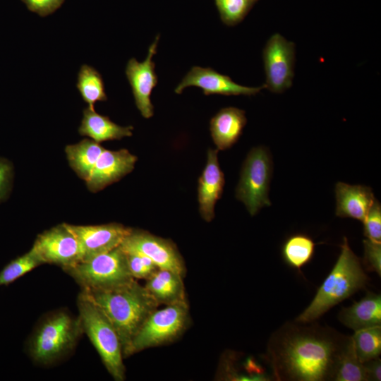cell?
Returning a JSON list of instances; mask_svg holds the SVG:
<instances>
[{"mask_svg": "<svg viewBox=\"0 0 381 381\" xmlns=\"http://www.w3.org/2000/svg\"><path fill=\"white\" fill-rule=\"evenodd\" d=\"M350 338L316 324L287 322L271 337L267 359L279 380H333Z\"/></svg>", "mask_w": 381, "mask_h": 381, "instance_id": "obj_1", "label": "cell"}, {"mask_svg": "<svg viewBox=\"0 0 381 381\" xmlns=\"http://www.w3.org/2000/svg\"><path fill=\"white\" fill-rule=\"evenodd\" d=\"M115 328L123 358L132 340L148 316L159 306L135 279L109 289H82Z\"/></svg>", "mask_w": 381, "mask_h": 381, "instance_id": "obj_2", "label": "cell"}, {"mask_svg": "<svg viewBox=\"0 0 381 381\" xmlns=\"http://www.w3.org/2000/svg\"><path fill=\"white\" fill-rule=\"evenodd\" d=\"M368 277L360 259L343 238L341 253L331 272L318 288L310 305L296 318L308 323L320 318L330 308L365 287Z\"/></svg>", "mask_w": 381, "mask_h": 381, "instance_id": "obj_3", "label": "cell"}, {"mask_svg": "<svg viewBox=\"0 0 381 381\" xmlns=\"http://www.w3.org/2000/svg\"><path fill=\"white\" fill-rule=\"evenodd\" d=\"M83 333L79 317L56 311L39 323L28 345L30 355L41 365L53 363L74 349Z\"/></svg>", "mask_w": 381, "mask_h": 381, "instance_id": "obj_4", "label": "cell"}, {"mask_svg": "<svg viewBox=\"0 0 381 381\" xmlns=\"http://www.w3.org/2000/svg\"><path fill=\"white\" fill-rule=\"evenodd\" d=\"M83 333L89 337L105 368L116 381L125 379L123 352L119 335L102 310L82 291L77 300Z\"/></svg>", "mask_w": 381, "mask_h": 381, "instance_id": "obj_5", "label": "cell"}, {"mask_svg": "<svg viewBox=\"0 0 381 381\" xmlns=\"http://www.w3.org/2000/svg\"><path fill=\"white\" fill-rule=\"evenodd\" d=\"M82 289H109L135 279L131 274L126 253L118 246L64 270Z\"/></svg>", "mask_w": 381, "mask_h": 381, "instance_id": "obj_6", "label": "cell"}, {"mask_svg": "<svg viewBox=\"0 0 381 381\" xmlns=\"http://www.w3.org/2000/svg\"><path fill=\"white\" fill-rule=\"evenodd\" d=\"M272 173V162L269 151L262 146L253 147L242 166L236 189V198L246 206L251 216L261 208L270 206L268 197Z\"/></svg>", "mask_w": 381, "mask_h": 381, "instance_id": "obj_7", "label": "cell"}, {"mask_svg": "<svg viewBox=\"0 0 381 381\" xmlns=\"http://www.w3.org/2000/svg\"><path fill=\"white\" fill-rule=\"evenodd\" d=\"M188 321L186 301L156 308L146 319L134 337L127 357L144 349L163 345L176 339Z\"/></svg>", "mask_w": 381, "mask_h": 381, "instance_id": "obj_8", "label": "cell"}, {"mask_svg": "<svg viewBox=\"0 0 381 381\" xmlns=\"http://www.w3.org/2000/svg\"><path fill=\"white\" fill-rule=\"evenodd\" d=\"M262 59L266 77L264 88L277 94L289 89L294 78V43L279 33L273 34L265 45Z\"/></svg>", "mask_w": 381, "mask_h": 381, "instance_id": "obj_9", "label": "cell"}, {"mask_svg": "<svg viewBox=\"0 0 381 381\" xmlns=\"http://www.w3.org/2000/svg\"><path fill=\"white\" fill-rule=\"evenodd\" d=\"M126 253H137L149 258L159 269L175 272L183 277L186 266L175 244L146 231L131 229L119 246Z\"/></svg>", "mask_w": 381, "mask_h": 381, "instance_id": "obj_10", "label": "cell"}, {"mask_svg": "<svg viewBox=\"0 0 381 381\" xmlns=\"http://www.w3.org/2000/svg\"><path fill=\"white\" fill-rule=\"evenodd\" d=\"M32 248L44 264H54L64 270L83 260L79 243L66 223L59 224L39 234Z\"/></svg>", "mask_w": 381, "mask_h": 381, "instance_id": "obj_11", "label": "cell"}, {"mask_svg": "<svg viewBox=\"0 0 381 381\" xmlns=\"http://www.w3.org/2000/svg\"><path fill=\"white\" fill-rule=\"evenodd\" d=\"M159 40V36H156L150 45L147 57L143 61L138 62L135 58H132L126 67V75L131 87L135 105L145 119L151 118L154 114L151 95L157 85L158 79L152 58L157 53Z\"/></svg>", "mask_w": 381, "mask_h": 381, "instance_id": "obj_12", "label": "cell"}, {"mask_svg": "<svg viewBox=\"0 0 381 381\" xmlns=\"http://www.w3.org/2000/svg\"><path fill=\"white\" fill-rule=\"evenodd\" d=\"M77 238L83 260L108 252L121 245L131 228L118 223L100 225H73L66 223Z\"/></svg>", "mask_w": 381, "mask_h": 381, "instance_id": "obj_13", "label": "cell"}, {"mask_svg": "<svg viewBox=\"0 0 381 381\" xmlns=\"http://www.w3.org/2000/svg\"><path fill=\"white\" fill-rule=\"evenodd\" d=\"M188 87L202 90L204 95L252 96L259 93L263 85L248 87L236 83L230 77L221 74L211 68L193 66L176 87L174 92L181 94Z\"/></svg>", "mask_w": 381, "mask_h": 381, "instance_id": "obj_14", "label": "cell"}, {"mask_svg": "<svg viewBox=\"0 0 381 381\" xmlns=\"http://www.w3.org/2000/svg\"><path fill=\"white\" fill-rule=\"evenodd\" d=\"M137 159L126 149L104 148L85 181L88 190L95 193L118 181L133 170Z\"/></svg>", "mask_w": 381, "mask_h": 381, "instance_id": "obj_15", "label": "cell"}, {"mask_svg": "<svg viewBox=\"0 0 381 381\" xmlns=\"http://www.w3.org/2000/svg\"><path fill=\"white\" fill-rule=\"evenodd\" d=\"M218 150L210 148L207 150V162L198 180V199L201 217L206 222L214 217V207L221 198L225 184L217 157Z\"/></svg>", "mask_w": 381, "mask_h": 381, "instance_id": "obj_16", "label": "cell"}, {"mask_svg": "<svg viewBox=\"0 0 381 381\" xmlns=\"http://www.w3.org/2000/svg\"><path fill=\"white\" fill-rule=\"evenodd\" d=\"M337 216L363 222L376 200L370 187L338 182L335 186Z\"/></svg>", "mask_w": 381, "mask_h": 381, "instance_id": "obj_17", "label": "cell"}, {"mask_svg": "<svg viewBox=\"0 0 381 381\" xmlns=\"http://www.w3.org/2000/svg\"><path fill=\"white\" fill-rule=\"evenodd\" d=\"M246 123L243 110L234 107L221 109L210 122L211 136L217 150L232 147L241 135Z\"/></svg>", "mask_w": 381, "mask_h": 381, "instance_id": "obj_18", "label": "cell"}, {"mask_svg": "<svg viewBox=\"0 0 381 381\" xmlns=\"http://www.w3.org/2000/svg\"><path fill=\"white\" fill-rule=\"evenodd\" d=\"M339 321L356 331L381 325V295L368 292L360 301L343 308L338 315Z\"/></svg>", "mask_w": 381, "mask_h": 381, "instance_id": "obj_19", "label": "cell"}, {"mask_svg": "<svg viewBox=\"0 0 381 381\" xmlns=\"http://www.w3.org/2000/svg\"><path fill=\"white\" fill-rule=\"evenodd\" d=\"M132 126H121L113 122L108 116L101 115L89 107L84 109L78 133L92 140L101 143L121 140L132 135Z\"/></svg>", "mask_w": 381, "mask_h": 381, "instance_id": "obj_20", "label": "cell"}, {"mask_svg": "<svg viewBox=\"0 0 381 381\" xmlns=\"http://www.w3.org/2000/svg\"><path fill=\"white\" fill-rule=\"evenodd\" d=\"M144 286L159 305L186 301L183 277L171 270L158 269Z\"/></svg>", "mask_w": 381, "mask_h": 381, "instance_id": "obj_21", "label": "cell"}, {"mask_svg": "<svg viewBox=\"0 0 381 381\" xmlns=\"http://www.w3.org/2000/svg\"><path fill=\"white\" fill-rule=\"evenodd\" d=\"M104 148L93 140L84 139L78 143L68 145L65 152L71 169L79 178L86 181Z\"/></svg>", "mask_w": 381, "mask_h": 381, "instance_id": "obj_22", "label": "cell"}, {"mask_svg": "<svg viewBox=\"0 0 381 381\" xmlns=\"http://www.w3.org/2000/svg\"><path fill=\"white\" fill-rule=\"evenodd\" d=\"M315 249V243L311 237L304 234H296L284 242L282 256L288 266L300 272L311 261Z\"/></svg>", "mask_w": 381, "mask_h": 381, "instance_id": "obj_23", "label": "cell"}, {"mask_svg": "<svg viewBox=\"0 0 381 381\" xmlns=\"http://www.w3.org/2000/svg\"><path fill=\"white\" fill-rule=\"evenodd\" d=\"M76 87L83 101L92 109H95L96 102L107 100L102 76L90 66H81L78 74Z\"/></svg>", "mask_w": 381, "mask_h": 381, "instance_id": "obj_24", "label": "cell"}, {"mask_svg": "<svg viewBox=\"0 0 381 381\" xmlns=\"http://www.w3.org/2000/svg\"><path fill=\"white\" fill-rule=\"evenodd\" d=\"M351 337L356 354L361 363L378 358L380 355V325L356 330Z\"/></svg>", "mask_w": 381, "mask_h": 381, "instance_id": "obj_25", "label": "cell"}, {"mask_svg": "<svg viewBox=\"0 0 381 381\" xmlns=\"http://www.w3.org/2000/svg\"><path fill=\"white\" fill-rule=\"evenodd\" d=\"M333 380H368L365 365L359 361L356 354L351 337L339 358Z\"/></svg>", "mask_w": 381, "mask_h": 381, "instance_id": "obj_26", "label": "cell"}, {"mask_svg": "<svg viewBox=\"0 0 381 381\" xmlns=\"http://www.w3.org/2000/svg\"><path fill=\"white\" fill-rule=\"evenodd\" d=\"M44 264L34 248L13 259L0 270V286H7L35 267Z\"/></svg>", "mask_w": 381, "mask_h": 381, "instance_id": "obj_27", "label": "cell"}, {"mask_svg": "<svg viewBox=\"0 0 381 381\" xmlns=\"http://www.w3.org/2000/svg\"><path fill=\"white\" fill-rule=\"evenodd\" d=\"M258 0H214L221 20L229 26L241 22Z\"/></svg>", "mask_w": 381, "mask_h": 381, "instance_id": "obj_28", "label": "cell"}, {"mask_svg": "<svg viewBox=\"0 0 381 381\" xmlns=\"http://www.w3.org/2000/svg\"><path fill=\"white\" fill-rule=\"evenodd\" d=\"M127 264L131 276L135 279H147L158 267L147 256L137 253H126Z\"/></svg>", "mask_w": 381, "mask_h": 381, "instance_id": "obj_29", "label": "cell"}, {"mask_svg": "<svg viewBox=\"0 0 381 381\" xmlns=\"http://www.w3.org/2000/svg\"><path fill=\"white\" fill-rule=\"evenodd\" d=\"M363 223L366 238L381 242V206L379 201L375 200Z\"/></svg>", "mask_w": 381, "mask_h": 381, "instance_id": "obj_30", "label": "cell"}, {"mask_svg": "<svg viewBox=\"0 0 381 381\" xmlns=\"http://www.w3.org/2000/svg\"><path fill=\"white\" fill-rule=\"evenodd\" d=\"M364 256L363 263L370 272H375L381 276V242H376L368 238L363 240Z\"/></svg>", "mask_w": 381, "mask_h": 381, "instance_id": "obj_31", "label": "cell"}, {"mask_svg": "<svg viewBox=\"0 0 381 381\" xmlns=\"http://www.w3.org/2000/svg\"><path fill=\"white\" fill-rule=\"evenodd\" d=\"M13 167L6 158L0 157V202L8 196L13 179Z\"/></svg>", "mask_w": 381, "mask_h": 381, "instance_id": "obj_32", "label": "cell"}, {"mask_svg": "<svg viewBox=\"0 0 381 381\" xmlns=\"http://www.w3.org/2000/svg\"><path fill=\"white\" fill-rule=\"evenodd\" d=\"M32 12L42 17L55 12L64 4L65 0H21Z\"/></svg>", "mask_w": 381, "mask_h": 381, "instance_id": "obj_33", "label": "cell"}, {"mask_svg": "<svg viewBox=\"0 0 381 381\" xmlns=\"http://www.w3.org/2000/svg\"><path fill=\"white\" fill-rule=\"evenodd\" d=\"M363 364L366 370L368 380H381V361L379 357L363 363Z\"/></svg>", "mask_w": 381, "mask_h": 381, "instance_id": "obj_34", "label": "cell"}]
</instances>
